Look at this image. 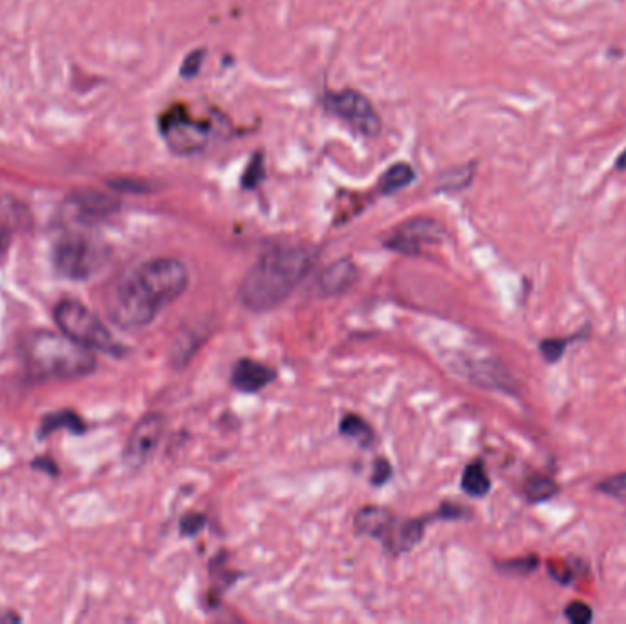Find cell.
<instances>
[{
    "label": "cell",
    "instance_id": "277c9868",
    "mask_svg": "<svg viewBox=\"0 0 626 624\" xmlns=\"http://www.w3.org/2000/svg\"><path fill=\"white\" fill-rule=\"evenodd\" d=\"M55 323L65 335L82 347L110 355L123 354L121 345L112 337L96 314L75 300H65L55 308Z\"/></svg>",
    "mask_w": 626,
    "mask_h": 624
},
{
    "label": "cell",
    "instance_id": "83f0119b",
    "mask_svg": "<svg viewBox=\"0 0 626 624\" xmlns=\"http://www.w3.org/2000/svg\"><path fill=\"white\" fill-rule=\"evenodd\" d=\"M390 476V465L388 462H383L380 460L376 464V469H374V474H372V480H374V484H383V481H387Z\"/></svg>",
    "mask_w": 626,
    "mask_h": 624
},
{
    "label": "cell",
    "instance_id": "484cf974",
    "mask_svg": "<svg viewBox=\"0 0 626 624\" xmlns=\"http://www.w3.org/2000/svg\"><path fill=\"white\" fill-rule=\"evenodd\" d=\"M264 176V170H262V163L261 161H253L249 165V170L246 173L244 176V187H254V185H259V182L262 180Z\"/></svg>",
    "mask_w": 626,
    "mask_h": 624
},
{
    "label": "cell",
    "instance_id": "4fadbf2b",
    "mask_svg": "<svg viewBox=\"0 0 626 624\" xmlns=\"http://www.w3.org/2000/svg\"><path fill=\"white\" fill-rule=\"evenodd\" d=\"M395 519L383 507H364L356 515V529L363 534L383 538Z\"/></svg>",
    "mask_w": 626,
    "mask_h": 624
},
{
    "label": "cell",
    "instance_id": "f1b7e54d",
    "mask_svg": "<svg viewBox=\"0 0 626 624\" xmlns=\"http://www.w3.org/2000/svg\"><path fill=\"white\" fill-rule=\"evenodd\" d=\"M8 244H10V235L6 231V227L0 223V254L8 249Z\"/></svg>",
    "mask_w": 626,
    "mask_h": 624
},
{
    "label": "cell",
    "instance_id": "d4e9b609",
    "mask_svg": "<svg viewBox=\"0 0 626 624\" xmlns=\"http://www.w3.org/2000/svg\"><path fill=\"white\" fill-rule=\"evenodd\" d=\"M536 564H538V560L535 557H528V558H520V560H511L505 564V567L509 572H519L520 575H526L535 570Z\"/></svg>",
    "mask_w": 626,
    "mask_h": 624
},
{
    "label": "cell",
    "instance_id": "ffe728a7",
    "mask_svg": "<svg viewBox=\"0 0 626 624\" xmlns=\"http://www.w3.org/2000/svg\"><path fill=\"white\" fill-rule=\"evenodd\" d=\"M574 339H577V337L546 339V340H543V343H540V352H543V355L546 357L548 363H557L562 357V354L566 352V347L570 345Z\"/></svg>",
    "mask_w": 626,
    "mask_h": 624
},
{
    "label": "cell",
    "instance_id": "4316f807",
    "mask_svg": "<svg viewBox=\"0 0 626 624\" xmlns=\"http://www.w3.org/2000/svg\"><path fill=\"white\" fill-rule=\"evenodd\" d=\"M206 524V519L202 515H187L184 520H182V531L185 534H194L200 531Z\"/></svg>",
    "mask_w": 626,
    "mask_h": 624
},
{
    "label": "cell",
    "instance_id": "e0dca14e",
    "mask_svg": "<svg viewBox=\"0 0 626 624\" xmlns=\"http://www.w3.org/2000/svg\"><path fill=\"white\" fill-rule=\"evenodd\" d=\"M557 493H559V486L552 478H546V476H535L526 484V496L533 503L546 502L553 498Z\"/></svg>",
    "mask_w": 626,
    "mask_h": 624
},
{
    "label": "cell",
    "instance_id": "cb8c5ba5",
    "mask_svg": "<svg viewBox=\"0 0 626 624\" xmlns=\"http://www.w3.org/2000/svg\"><path fill=\"white\" fill-rule=\"evenodd\" d=\"M204 55H206L204 50H196V51L189 53L185 57L184 65H182V70H180L182 75L184 77H194L198 72H200V68L204 65Z\"/></svg>",
    "mask_w": 626,
    "mask_h": 624
},
{
    "label": "cell",
    "instance_id": "7402d4cb",
    "mask_svg": "<svg viewBox=\"0 0 626 624\" xmlns=\"http://www.w3.org/2000/svg\"><path fill=\"white\" fill-rule=\"evenodd\" d=\"M597 489H599L603 495L626 500V472L606 478L599 486H597Z\"/></svg>",
    "mask_w": 626,
    "mask_h": 624
},
{
    "label": "cell",
    "instance_id": "3957f363",
    "mask_svg": "<svg viewBox=\"0 0 626 624\" xmlns=\"http://www.w3.org/2000/svg\"><path fill=\"white\" fill-rule=\"evenodd\" d=\"M27 372L41 379H74L89 376L96 368L90 348L68 335L37 332L22 347Z\"/></svg>",
    "mask_w": 626,
    "mask_h": 624
},
{
    "label": "cell",
    "instance_id": "d6986e66",
    "mask_svg": "<svg viewBox=\"0 0 626 624\" xmlns=\"http://www.w3.org/2000/svg\"><path fill=\"white\" fill-rule=\"evenodd\" d=\"M473 170H474L473 165L450 170V173H447L442 178V187L449 189V191H458V189L467 187L471 183V180H473Z\"/></svg>",
    "mask_w": 626,
    "mask_h": 624
},
{
    "label": "cell",
    "instance_id": "44dd1931",
    "mask_svg": "<svg viewBox=\"0 0 626 624\" xmlns=\"http://www.w3.org/2000/svg\"><path fill=\"white\" fill-rule=\"evenodd\" d=\"M63 425H68L72 431H82L84 429L77 416H74L72 412H61V414H55V416L44 419V431L43 433L50 434L53 429H59V427H63Z\"/></svg>",
    "mask_w": 626,
    "mask_h": 624
},
{
    "label": "cell",
    "instance_id": "8fae6325",
    "mask_svg": "<svg viewBox=\"0 0 626 624\" xmlns=\"http://www.w3.org/2000/svg\"><path fill=\"white\" fill-rule=\"evenodd\" d=\"M275 372L270 366L251 361V359H240L235 368H233V385L240 392H259L264 388L270 381H273Z\"/></svg>",
    "mask_w": 626,
    "mask_h": 624
},
{
    "label": "cell",
    "instance_id": "ba28073f",
    "mask_svg": "<svg viewBox=\"0 0 626 624\" xmlns=\"http://www.w3.org/2000/svg\"><path fill=\"white\" fill-rule=\"evenodd\" d=\"M165 429V417L161 414H149L145 417H141L139 423L130 433L127 450H125V460L130 465H144L151 454L156 450L161 434Z\"/></svg>",
    "mask_w": 626,
    "mask_h": 624
},
{
    "label": "cell",
    "instance_id": "8992f818",
    "mask_svg": "<svg viewBox=\"0 0 626 624\" xmlns=\"http://www.w3.org/2000/svg\"><path fill=\"white\" fill-rule=\"evenodd\" d=\"M326 108L364 136H376L381 130L378 112L361 92L343 90L330 94L326 98Z\"/></svg>",
    "mask_w": 626,
    "mask_h": 624
},
{
    "label": "cell",
    "instance_id": "52a82bcc",
    "mask_svg": "<svg viewBox=\"0 0 626 624\" xmlns=\"http://www.w3.org/2000/svg\"><path fill=\"white\" fill-rule=\"evenodd\" d=\"M161 132L167 145L180 154L200 151L207 145L209 139V129L206 125L191 121L184 116H173V113H168L161 121Z\"/></svg>",
    "mask_w": 626,
    "mask_h": 624
},
{
    "label": "cell",
    "instance_id": "6da1fadb",
    "mask_svg": "<svg viewBox=\"0 0 626 624\" xmlns=\"http://www.w3.org/2000/svg\"><path fill=\"white\" fill-rule=\"evenodd\" d=\"M187 284L189 271L184 262L153 259L112 288L106 300L108 316L121 328H144L187 290Z\"/></svg>",
    "mask_w": 626,
    "mask_h": 624
},
{
    "label": "cell",
    "instance_id": "7a4b0ae2",
    "mask_svg": "<svg viewBox=\"0 0 626 624\" xmlns=\"http://www.w3.org/2000/svg\"><path fill=\"white\" fill-rule=\"evenodd\" d=\"M316 264V251L302 246L273 247L253 264L239 288L251 311H268L286 300Z\"/></svg>",
    "mask_w": 626,
    "mask_h": 624
},
{
    "label": "cell",
    "instance_id": "7c38bea8",
    "mask_svg": "<svg viewBox=\"0 0 626 624\" xmlns=\"http://www.w3.org/2000/svg\"><path fill=\"white\" fill-rule=\"evenodd\" d=\"M423 534V524L418 520L400 522L394 520L387 534L383 536L385 546L394 553H405L412 550Z\"/></svg>",
    "mask_w": 626,
    "mask_h": 624
},
{
    "label": "cell",
    "instance_id": "603a6c76",
    "mask_svg": "<svg viewBox=\"0 0 626 624\" xmlns=\"http://www.w3.org/2000/svg\"><path fill=\"white\" fill-rule=\"evenodd\" d=\"M564 615L567 620L574 622V624H588L593 619L591 608L583 601H574V603L567 604L564 610Z\"/></svg>",
    "mask_w": 626,
    "mask_h": 624
},
{
    "label": "cell",
    "instance_id": "ac0fdd59",
    "mask_svg": "<svg viewBox=\"0 0 626 624\" xmlns=\"http://www.w3.org/2000/svg\"><path fill=\"white\" fill-rule=\"evenodd\" d=\"M340 433L345 436L356 438L359 443H368L372 440V429H370L366 421L359 416H347L340 421Z\"/></svg>",
    "mask_w": 626,
    "mask_h": 624
},
{
    "label": "cell",
    "instance_id": "5bb4252c",
    "mask_svg": "<svg viewBox=\"0 0 626 624\" xmlns=\"http://www.w3.org/2000/svg\"><path fill=\"white\" fill-rule=\"evenodd\" d=\"M118 209V202L106 194L89 192L75 200V211L81 220H99Z\"/></svg>",
    "mask_w": 626,
    "mask_h": 624
},
{
    "label": "cell",
    "instance_id": "30bf717a",
    "mask_svg": "<svg viewBox=\"0 0 626 624\" xmlns=\"http://www.w3.org/2000/svg\"><path fill=\"white\" fill-rule=\"evenodd\" d=\"M357 280V268L352 261L340 259L330 264L317 278V290L325 297L339 295L347 292Z\"/></svg>",
    "mask_w": 626,
    "mask_h": 624
},
{
    "label": "cell",
    "instance_id": "2e32d148",
    "mask_svg": "<svg viewBox=\"0 0 626 624\" xmlns=\"http://www.w3.org/2000/svg\"><path fill=\"white\" fill-rule=\"evenodd\" d=\"M462 488L471 496H486L491 489V480L480 462L471 464L462 478Z\"/></svg>",
    "mask_w": 626,
    "mask_h": 624
},
{
    "label": "cell",
    "instance_id": "9a60e30c",
    "mask_svg": "<svg viewBox=\"0 0 626 624\" xmlns=\"http://www.w3.org/2000/svg\"><path fill=\"white\" fill-rule=\"evenodd\" d=\"M416 178L414 168L409 163H394L387 168V173L380 178V191L383 194H392L409 187Z\"/></svg>",
    "mask_w": 626,
    "mask_h": 624
},
{
    "label": "cell",
    "instance_id": "5b68a950",
    "mask_svg": "<svg viewBox=\"0 0 626 624\" xmlns=\"http://www.w3.org/2000/svg\"><path fill=\"white\" fill-rule=\"evenodd\" d=\"M106 249L101 242L82 233H72L55 244L53 264L63 277L84 280L103 268Z\"/></svg>",
    "mask_w": 626,
    "mask_h": 624
},
{
    "label": "cell",
    "instance_id": "9c48e42d",
    "mask_svg": "<svg viewBox=\"0 0 626 624\" xmlns=\"http://www.w3.org/2000/svg\"><path fill=\"white\" fill-rule=\"evenodd\" d=\"M442 237V227L429 218H416L402 227H397L394 235L387 240V246L394 251L405 254H416L425 246L436 244Z\"/></svg>",
    "mask_w": 626,
    "mask_h": 624
},
{
    "label": "cell",
    "instance_id": "f546056e",
    "mask_svg": "<svg viewBox=\"0 0 626 624\" xmlns=\"http://www.w3.org/2000/svg\"><path fill=\"white\" fill-rule=\"evenodd\" d=\"M615 168H617V170H626V149L619 154L617 163H615Z\"/></svg>",
    "mask_w": 626,
    "mask_h": 624
}]
</instances>
